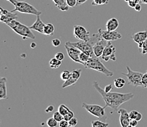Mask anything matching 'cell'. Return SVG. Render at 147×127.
<instances>
[{
  "mask_svg": "<svg viewBox=\"0 0 147 127\" xmlns=\"http://www.w3.org/2000/svg\"><path fill=\"white\" fill-rule=\"evenodd\" d=\"M93 86L96 90L102 96L104 101L105 103V106L106 107H109L111 108L112 113L117 112L118 108L124 103L129 101L132 98H134V94L133 93H112V92H105V90L102 89L99 85L97 81H93Z\"/></svg>",
  "mask_w": 147,
  "mask_h": 127,
  "instance_id": "obj_1",
  "label": "cell"
},
{
  "mask_svg": "<svg viewBox=\"0 0 147 127\" xmlns=\"http://www.w3.org/2000/svg\"><path fill=\"white\" fill-rule=\"evenodd\" d=\"M7 25L12 29V30L17 33L19 35L22 36L24 40L27 39H35V35L32 32V29L29 26L23 24L17 20H13L10 23L7 24Z\"/></svg>",
  "mask_w": 147,
  "mask_h": 127,
  "instance_id": "obj_2",
  "label": "cell"
},
{
  "mask_svg": "<svg viewBox=\"0 0 147 127\" xmlns=\"http://www.w3.org/2000/svg\"><path fill=\"white\" fill-rule=\"evenodd\" d=\"M10 2L12 5L15 6L14 10L12 12H19L21 13H26V14H32L34 16H40L41 12L36 9L34 6L30 4L27 3L24 1H18V0H7Z\"/></svg>",
  "mask_w": 147,
  "mask_h": 127,
  "instance_id": "obj_3",
  "label": "cell"
},
{
  "mask_svg": "<svg viewBox=\"0 0 147 127\" xmlns=\"http://www.w3.org/2000/svg\"><path fill=\"white\" fill-rule=\"evenodd\" d=\"M96 41L97 40H96L95 37L91 35V38L89 41L78 40V41H76V42H67L66 44L76 47L82 52H84L90 57H92V56H95L94 54V51H93V46L94 45Z\"/></svg>",
  "mask_w": 147,
  "mask_h": 127,
  "instance_id": "obj_4",
  "label": "cell"
},
{
  "mask_svg": "<svg viewBox=\"0 0 147 127\" xmlns=\"http://www.w3.org/2000/svg\"><path fill=\"white\" fill-rule=\"evenodd\" d=\"M84 67L86 69H93V70L97 71L105 74L107 77H113V72L108 70L106 67L103 65V63L100 60L99 57H96V56L90 57V58L89 59V60L85 64Z\"/></svg>",
  "mask_w": 147,
  "mask_h": 127,
  "instance_id": "obj_5",
  "label": "cell"
},
{
  "mask_svg": "<svg viewBox=\"0 0 147 127\" xmlns=\"http://www.w3.org/2000/svg\"><path fill=\"white\" fill-rule=\"evenodd\" d=\"M82 107L84 108L88 113L92 114V115L98 117L100 120L105 122L107 120V115L105 113V108L106 107L100 106L97 104H89L85 102L82 103Z\"/></svg>",
  "mask_w": 147,
  "mask_h": 127,
  "instance_id": "obj_6",
  "label": "cell"
},
{
  "mask_svg": "<svg viewBox=\"0 0 147 127\" xmlns=\"http://www.w3.org/2000/svg\"><path fill=\"white\" fill-rule=\"evenodd\" d=\"M127 73H121V74L127 78L128 84L133 85L135 88H137L142 85V77L144 73H141V72L138 71H133V70H131L129 66L127 65Z\"/></svg>",
  "mask_w": 147,
  "mask_h": 127,
  "instance_id": "obj_7",
  "label": "cell"
},
{
  "mask_svg": "<svg viewBox=\"0 0 147 127\" xmlns=\"http://www.w3.org/2000/svg\"><path fill=\"white\" fill-rule=\"evenodd\" d=\"M116 52H117V49H116V47L111 44V41H108L107 46L104 49L101 58L105 62H108L111 60L113 61H116L117 60Z\"/></svg>",
  "mask_w": 147,
  "mask_h": 127,
  "instance_id": "obj_8",
  "label": "cell"
},
{
  "mask_svg": "<svg viewBox=\"0 0 147 127\" xmlns=\"http://www.w3.org/2000/svg\"><path fill=\"white\" fill-rule=\"evenodd\" d=\"M73 35L76 39L80 41H89L91 38L90 33L86 30V28L80 25H75L73 28Z\"/></svg>",
  "mask_w": 147,
  "mask_h": 127,
  "instance_id": "obj_9",
  "label": "cell"
},
{
  "mask_svg": "<svg viewBox=\"0 0 147 127\" xmlns=\"http://www.w3.org/2000/svg\"><path fill=\"white\" fill-rule=\"evenodd\" d=\"M98 33L102 37L103 39H105L107 41H114L121 38V35L118 32L115 31H110V30H103L102 29H98Z\"/></svg>",
  "mask_w": 147,
  "mask_h": 127,
  "instance_id": "obj_10",
  "label": "cell"
},
{
  "mask_svg": "<svg viewBox=\"0 0 147 127\" xmlns=\"http://www.w3.org/2000/svg\"><path fill=\"white\" fill-rule=\"evenodd\" d=\"M0 13H1L0 21H1L2 23L5 24L10 23V21H13V20L18 19V15H17V13L5 10L2 7H0Z\"/></svg>",
  "mask_w": 147,
  "mask_h": 127,
  "instance_id": "obj_11",
  "label": "cell"
},
{
  "mask_svg": "<svg viewBox=\"0 0 147 127\" xmlns=\"http://www.w3.org/2000/svg\"><path fill=\"white\" fill-rule=\"evenodd\" d=\"M65 47L66 49L67 54L69 57L72 60L74 61L75 62H78L81 64V60H80V55H81V51L77 49L76 47H74L73 46H69L67 44L65 43Z\"/></svg>",
  "mask_w": 147,
  "mask_h": 127,
  "instance_id": "obj_12",
  "label": "cell"
},
{
  "mask_svg": "<svg viewBox=\"0 0 147 127\" xmlns=\"http://www.w3.org/2000/svg\"><path fill=\"white\" fill-rule=\"evenodd\" d=\"M81 72L82 70L81 69H76V70H73L71 72V74H70V77L66 81H64V83L62 84V88H66L69 86H71V85L76 84L77 81H78V79L80 78L81 74Z\"/></svg>",
  "mask_w": 147,
  "mask_h": 127,
  "instance_id": "obj_13",
  "label": "cell"
},
{
  "mask_svg": "<svg viewBox=\"0 0 147 127\" xmlns=\"http://www.w3.org/2000/svg\"><path fill=\"white\" fill-rule=\"evenodd\" d=\"M108 41H105V39L101 37L97 42L94 43L93 46V51H94V54L96 57H101L102 54L103 53V51L105 49V46H107Z\"/></svg>",
  "mask_w": 147,
  "mask_h": 127,
  "instance_id": "obj_14",
  "label": "cell"
},
{
  "mask_svg": "<svg viewBox=\"0 0 147 127\" xmlns=\"http://www.w3.org/2000/svg\"><path fill=\"white\" fill-rule=\"evenodd\" d=\"M117 113L120 115L119 116V122L122 127H129V122H130V117H129V113L124 108L119 109Z\"/></svg>",
  "mask_w": 147,
  "mask_h": 127,
  "instance_id": "obj_15",
  "label": "cell"
},
{
  "mask_svg": "<svg viewBox=\"0 0 147 127\" xmlns=\"http://www.w3.org/2000/svg\"><path fill=\"white\" fill-rule=\"evenodd\" d=\"M132 38L134 41V42L137 43L138 44L139 49H142L144 42L147 39V30L135 33L132 35Z\"/></svg>",
  "mask_w": 147,
  "mask_h": 127,
  "instance_id": "obj_16",
  "label": "cell"
},
{
  "mask_svg": "<svg viewBox=\"0 0 147 127\" xmlns=\"http://www.w3.org/2000/svg\"><path fill=\"white\" fill-rule=\"evenodd\" d=\"M45 24L43 23V21L41 20L40 16H37V19H36L35 22L31 26H29L32 30H35V31L38 32V33L43 34L44 27H45Z\"/></svg>",
  "mask_w": 147,
  "mask_h": 127,
  "instance_id": "obj_17",
  "label": "cell"
},
{
  "mask_svg": "<svg viewBox=\"0 0 147 127\" xmlns=\"http://www.w3.org/2000/svg\"><path fill=\"white\" fill-rule=\"evenodd\" d=\"M0 98L1 99H7L6 77H2L0 79Z\"/></svg>",
  "mask_w": 147,
  "mask_h": 127,
  "instance_id": "obj_18",
  "label": "cell"
},
{
  "mask_svg": "<svg viewBox=\"0 0 147 127\" xmlns=\"http://www.w3.org/2000/svg\"><path fill=\"white\" fill-rule=\"evenodd\" d=\"M119 23L118 19L116 18H110L105 24L106 29L110 31H115L119 27Z\"/></svg>",
  "mask_w": 147,
  "mask_h": 127,
  "instance_id": "obj_19",
  "label": "cell"
},
{
  "mask_svg": "<svg viewBox=\"0 0 147 127\" xmlns=\"http://www.w3.org/2000/svg\"><path fill=\"white\" fill-rule=\"evenodd\" d=\"M52 1L54 2L56 7L61 11H67L69 10V7L67 4L66 0H52Z\"/></svg>",
  "mask_w": 147,
  "mask_h": 127,
  "instance_id": "obj_20",
  "label": "cell"
},
{
  "mask_svg": "<svg viewBox=\"0 0 147 127\" xmlns=\"http://www.w3.org/2000/svg\"><path fill=\"white\" fill-rule=\"evenodd\" d=\"M54 31H55V27L52 24L49 23L47 24H45V27H44L43 35L48 36H52L54 35Z\"/></svg>",
  "mask_w": 147,
  "mask_h": 127,
  "instance_id": "obj_21",
  "label": "cell"
},
{
  "mask_svg": "<svg viewBox=\"0 0 147 127\" xmlns=\"http://www.w3.org/2000/svg\"><path fill=\"white\" fill-rule=\"evenodd\" d=\"M61 61L57 59L56 57H53L49 61V65H50L51 69H58L59 67L61 66Z\"/></svg>",
  "mask_w": 147,
  "mask_h": 127,
  "instance_id": "obj_22",
  "label": "cell"
},
{
  "mask_svg": "<svg viewBox=\"0 0 147 127\" xmlns=\"http://www.w3.org/2000/svg\"><path fill=\"white\" fill-rule=\"evenodd\" d=\"M129 115L130 119H134V120H136L138 121H141L143 117L142 114L136 110H132L131 112H129Z\"/></svg>",
  "mask_w": 147,
  "mask_h": 127,
  "instance_id": "obj_23",
  "label": "cell"
},
{
  "mask_svg": "<svg viewBox=\"0 0 147 127\" xmlns=\"http://www.w3.org/2000/svg\"><path fill=\"white\" fill-rule=\"evenodd\" d=\"M92 127H107L109 126V124L100 120V121H92Z\"/></svg>",
  "mask_w": 147,
  "mask_h": 127,
  "instance_id": "obj_24",
  "label": "cell"
},
{
  "mask_svg": "<svg viewBox=\"0 0 147 127\" xmlns=\"http://www.w3.org/2000/svg\"><path fill=\"white\" fill-rule=\"evenodd\" d=\"M125 85V80L122 78H117L114 80V86L117 88H122Z\"/></svg>",
  "mask_w": 147,
  "mask_h": 127,
  "instance_id": "obj_25",
  "label": "cell"
},
{
  "mask_svg": "<svg viewBox=\"0 0 147 127\" xmlns=\"http://www.w3.org/2000/svg\"><path fill=\"white\" fill-rule=\"evenodd\" d=\"M69 110H70V109H69V108L66 106V105H65V104H60L58 107V111L63 116L65 115H66Z\"/></svg>",
  "mask_w": 147,
  "mask_h": 127,
  "instance_id": "obj_26",
  "label": "cell"
},
{
  "mask_svg": "<svg viewBox=\"0 0 147 127\" xmlns=\"http://www.w3.org/2000/svg\"><path fill=\"white\" fill-rule=\"evenodd\" d=\"M89 58H90V56L88 55V54H86V53H84V52H81V55H80V60H81V64L85 65V64H86V62L89 60Z\"/></svg>",
  "mask_w": 147,
  "mask_h": 127,
  "instance_id": "obj_27",
  "label": "cell"
},
{
  "mask_svg": "<svg viewBox=\"0 0 147 127\" xmlns=\"http://www.w3.org/2000/svg\"><path fill=\"white\" fill-rule=\"evenodd\" d=\"M58 121H57V120H56L54 117H50V118H49L47 120V121H46V124H47V125L49 126V127H56L57 126V125H58Z\"/></svg>",
  "mask_w": 147,
  "mask_h": 127,
  "instance_id": "obj_28",
  "label": "cell"
},
{
  "mask_svg": "<svg viewBox=\"0 0 147 127\" xmlns=\"http://www.w3.org/2000/svg\"><path fill=\"white\" fill-rule=\"evenodd\" d=\"M109 0H93L92 5L93 6H100V5H107Z\"/></svg>",
  "mask_w": 147,
  "mask_h": 127,
  "instance_id": "obj_29",
  "label": "cell"
},
{
  "mask_svg": "<svg viewBox=\"0 0 147 127\" xmlns=\"http://www.w3.org/2000/svg\"><path fill=\"white\" fill-rule=\"evenodd\" d=\"M70 74H71V72L68 71H64L60 74V78L63 81H66L70 77Z\"/></svg>",
  "mask_w": 147,
  "mask_h": 127,
  "instance_id": "obj_30",
  "label": "cell"
},
{
  "mask_svg": "<svg viewBox=\"0 0 147 127\" xmlns=\"http://www.w3.org/2000/svg\"><path fill=\"white\" fill-rule=\"evenodd\" d=\"M53 117H54V118L57 120V121H58L59 123L60 122V121H61L62 120L64 119V116L62 115L61 114V113L59 112V111H57V112H56V113H54V114H53Z\"/></svg>",
  "mask_w": 147,
  "mask_h": 127,
  "instance_id": "obj_31",
  "label": "cell"
},
{
  "mask_svg": "<svg viewBox=\"0 0 147 127\" xmlns=\"http://www.w3.org/2000/svg\"><path fill=\"white\" fill-rule=\"evenodd\" d=\"M73 117H74V113H73V111L69 110L65 115H64V119L66 120V121H70Z\"/></svg>",
  "mask_w": 147,
  "mask_h": 127,
  "instance_id": "obj_32",
  "label": "cell"
},
{
  "mask_svg": "<svg viewBox=\"0 0 147 127\" xmlns=\"http://www.w3.org/2000/svg\"><path fill=\"white\" fill-rule=\"evenodd\" d=\"M141 82H142V85H141V87H143V88H147V71L146 73H144Z\"/></svg>",
  "mask_w": 147,
  "mask_h": 127,
  "instance_id": "obj_33",
  "label": "cell"
},
{
  "mask_svg": "<svg viewBox=\"0 0 147 127\" xmlns=\"http://www.w3.org/2000/svg\"><path fill=\"white\" fill-rule=\"evenodd\" d=\"M141 2V0H130L127 2L128 5L130 7H133V8H135V7L136 6V5Z\"/></svg>",
  "mask_w": 147,
  "mask_h": 127,
  "instance_id": "obj_34",
  "label": "cell"
},
{
  "mask_svg": "<svg viewBox=\"0 0 147 127\" xmlns=\"http://www.w3.org/2000/svg\"><path fill=\"white\" fill-rule=\"evenodd\" d=\"M66 2L69 7H77V0H66Z\"/></svg>",
  "mask_w": 147,
  "mask_h": 127,
  "instance_id": "obj_35",
  "label": "cell"
},
{
  "mask_svg": "<svg viewBox=\"0 0 147 127\" xmlns=\"http://www.w3.org/2000/svg\"><path fill=\"white\" fill-rule=\"evenodd\" d=\"M69 122V126H76L77 124H78V119L76 118V117H73V118L70 120V121H68Z\"/></svg>",
  "mask_w": 147,
  "mask_h": 127,
  "instance_id": "obj_36",
  "label": "cell"
},
{
  "mask_svg": "<svg viewBox=\"0 0 147 127\" xmlns=\"http://www.w3.org/2000/svg\"><path fill=\"white\" fill-rule=\"evenodd\" d=\"M57 59H58V60H59L62 61L65 59V55H64V54L62 53V52H57V54H55V57Z\"/></svg>",
  "mask_w": 147,
  "mask_h": 127,
  "instance_id": "obj_37",
  "label": "cell"
},
{
  "mask_svg": "<svg viewBox=\"0 0 147 127\" xmlns=\"http://www.w3.org/2000/svg\"><path fill=\"white\" fill-rule=\"evenodd\" d=\"M59 125L60 127H68L69 126V122L65 120V119H63L62 121L59 123Z\"/></svg>",
  "mask_w": 147,
  "mask_h": 127,
  "instance_id": "obj_38",
  "label": "cell"
},
{
  "mask_svg": "<svg viewBox=\"0 0 147 127\" xmlns=\"http://www.w3.org/2000/svg\"><path fill=\"white\" fill-rule=\"evenodd\" d=\"M141 53L143 54H147V39L144 42V44H143L142 46V51H141Z\"/></svg>",
  "mask_w": 147,
  "mask_h": 127,
  "instance_id": "obj_39",
  "label": "cell"
},
{
  "mask_svg": "<svg viewBox=\"0 0 147 127\" xmlns=\"http://www.w3.org/2000/svg\"><path fill=\"white\" fill-rule=\"evenodd\" d=\"M60 44H61V41L59 39H58V38L53 39V41H52V45L53 46H55V47L60 46Z\"/></svg>",
  "mask_w": 147,
  "mask_h": 127,
  "instance_id": "obj_40",
  "label": "cell"
},
{
  "mask_svg": "<svg viewBox=\"0 0 147 127\" xmlns=\"http://www.w3.org/2000/svg\"><path fill=\"white\" fill-rule=\"evenodd\" d=\"M138 122V121L134 120V119H130V122H129V127H136L137 126Z\"/></svg>",
  "mask_w": 147,
  "mask_h": 127,
  "instance_id": "obj_41",
  "label": "cell"
},
{
  "mask_svg": "<svg viewBox=\"0 0 147 127\" xmlns=\"http://www.w3.org/2000/svg\"><path fill=\"white\" fill-rule=\"evenodd\" d=\"M112 88H113V87H112L111 84H110V85H108L107 86H105V92H111V90H112Z\"/></svg>",
  "mask_w": 147,
  "mask_h": 127,
  "instance_id": "obj_42",
  "label": "cell"
},
{
  "mask_svg": "<svg viewBox=\"0 0 147 127\" xmlns=\"http://www.w3.org/2000/svg\"><path fill=\"white\" fill-rule=\"evenodd\" d=\"M53 109H54L53 106H52V105H50L49 107L46 108V109H45V112H46V113H51V112H52V111L53 110Z\"/></svg>",
  "mask_w": 147,
  "mask_h": 127,
  "instance_id": "obj_43",
  "label": "cell"
},
{
  "mask_svg": "<svg viewBox=\"0 0 147 127\" xmlns=\"http://www.w3.org/2000/svg\"><path fill=\"white\" fill-rule=\"evenodd\" d=\"M135 10H136V11H138V12H140L141 10V5H140V3H138V4H137V5H136V6L135 7Z\"/></svg>",
  "mask_w": 147,
  "mask_h": 127,
  "instance_id": "obj_44",
  "label": "cell"
},
{
  "mask_svg": "<svg viewBox=\"0 0 147 127\" xmlns=\"http://www.w3.org/2000/svg\"><path fill=\"white\" fill-rule=\"evenodd\" d=\"M86 1H88V0H77V6H79V5H81L82 4L85 3Z\"/></svg>",
  "mask_w": 147,
  "mask_h": 127,
  "instance_id": "obj_45",
  "label": "cell"
},
{
  "mask_svg": "<svg viewBox=\"0 0 147 127\" xmlns=\"http://www.w3.org/2000/svg\"><path fill=\"white\" fill-rule=\"evenodd\" d=\"M36 46H37V44H36L35 43H31V47L32 48V49L35 48Z\"/></svg>",
  "mask_w": 147,
  "mask_h": 127,
  "instance_id": "obj_46",
  "label": "cell"
},
{
  "mask_svg": "<svg viewBox=\"0 0 147 127\" xmlns=\"http://www.w3.org/2000/svg\"><path fill=\"white\" fill-rule=\"evenodd\" d=\"M141 2L144 4H147V0H141Z\"/></svg>",
  "mask_w": 147,
  "mask_h": 127,
  "instance_id": "obj_47",
  "label": "cell"
},
{
  "mask_svg": "<svg viewBox=\"0 0 147 127\" xmlns=\"http://www.w3.org/2000/svg\"><path fill=\"white\" fill-rule=\"evenodd\" d=\"M124 1H125V2H129V1H130V0H124Z\"/></svg>",
  "mask_w": 147,
  "mask_h": 127,
  "instance_id": "obj_48",
  "label": "cell"
}]
</instances>
